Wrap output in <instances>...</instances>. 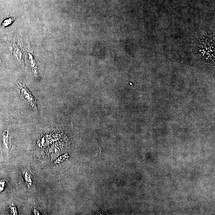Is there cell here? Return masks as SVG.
Instances as JSON below:
<instances>
[{
	"label": "cell",
	"instance_id": "7",
	"mask_svg": "<svg viewBox=\"0 0 215 215\" xmlns=\"http://www.w3.org/2000/svg\"><path fill=\"white\" fill-rule=\"evenodd\" d=\"M5 185V182L1 181L0 182V193L4 189V187Z\"/></svg>",
	"mask_w": 215,
	"mask_h": 215
},
{
	"label": "cell",
	"instance_id": "2",
	"mask_svg": "<svg viewBox=\"0 0 215 215\" xmlns=\"http://www.w3.org/2000/svg\"><path fill=\"white\" fill-rule=\"evenodd\" d=\"M14 58L20 65L23 66L22 55L21 51L17 47H14Z\"/></svg>",
	"mask_w": 215,
	"mask_h": 215
},
{
	"label": "cell",
	"instance_id": "3",
	"mask_svg": "<svg viewBox=\"0 0 215 215\" xmlns=\"http://www.w3.org/2000/svg\"><path fill=\"white\" fill-rule=\"evenodd\" d=\"M29 60L34 75L35 77L38 78V72H37V66H36L35 60H34V57L30 54H29Z\"/></svg>",
	"mask_w": 215,
	"mask_h": 215
},
{
	"label": "cell",
	"instance_id": "6",
	"mask_svg": "<svg viewBox=\"0 0 215 215\" xmlns=\"http://www.w3.org/2000/svg\"><path fill=\"white\" fill-rule=\"evenodd\" d=\"M10 211L12 215H18L16 208L14 206H10L9 208Z\"/></svg>",
	"mask_w": 215,
	"mask_h": 215
},
{
	"label": "cell",
	"instance_id": "5",
	"mask_svg": "<svg viewBox=\"0 0 215 215\" xmlns=\"http://www.w3.org/2000/svg\"><path fill=\"white\" fill-rule=\"evenodd\" d=\"M3 142L6 147H8V131L5 130L3 133Z\"/></svg>",
	"mask_w": 215,
	"mask_h": 215
},
{
	"label": "cell",
	"instance_id": "1",
	"mask_svg": "<svg viewBox=\"0 0 215 215\" xmlns=\"http://www.w3.org/2000/svg\"><path fill=\"white\" fill-rule=\"evenodd\" d=\"M16 87L18 93L22 99L34 110H37L36 99L31 92L26 87L25 83L22 81L19 82L17 84Z\"/></svg>",
	"mask_w": 215,
	"mask_h": 215
},
{
	"label": "cell",
	"instance_id": "8",
	"mask_svg": "<svg viewBox=\"0 0 215 215\" xmlns=\"http://www.w3.org/2000/svg\"><path fill=\"white\" fill-rule=\"evenodd\" d=\"M8 21H7V20H6L4 22V23L3 24V25H4V26H7L8 25V24H10L12 22V21H13V20H12V19H8Z\"/></svg>",
	"mask_w": 215,
	"mask_h": 215
},
{
	"label": "cell",
	"instance_id": "4",
	"mask_svg": "<svg viewBox=\"0 0 215 215\" xmlns=\"http://www.w3.org/2000/svg\"><path fill=\"white\" fill-rule=\"evenodd\" d=\"M24 178L28 188H31L32 186V181L30 175L27 172H25Z\"/></svg>",
	"mask_w": 215,
	"mask_h": 215
}]
</instances>
